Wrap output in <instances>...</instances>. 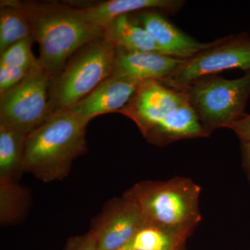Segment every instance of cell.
Returning <instances> with one entry per match:
<instances>
[{"mask_svg": "<svg viewBox=\"0 0 250 250\" xmlns=\"http://www.w3.org/2000/svg\"><path fill=\"white\" fill-rule=\"evenodd\" d=\"M119 113L136 123L148 142L160 147L211 134L202 124L185 91L159 81L141 83Z\"/></svg>", "mask_w": 250, "mask_h": 250, "instance_id": "obj_1", "label": "cell"}, {"mask_svg": "<svg viewBox=\"0 0 250 250\" xmlns=\"http://www.w3.org/2000/svg\"><path fill=\"white\" fill-rule=\"evenodd\" d=\"M19 3L40 47L38 61L52 78L79 49L103 37L104 30L88 22L82 9L54 1Z\"/></svg>", "mask_w": 250, "mask_h": 250, "instance_id": "obj_2", "label": "cell"}, {"mask_svg": "<svg viewBox=\"0 0 250 250\" xmlns=\"http://www.w3.org/2000/svg\"><path fill=\"white\" fill-rule=\"evenodd\" d=\"M88 123L70 109L57 112L28 135L22 172L45 183L62 180L73 161L87 152Z\"/></svg>", "mask_w": 250, "mask_h": 250, "instance_id": "obj_3", "label": "cell"}, {"mask_svg": "<svg viewBox=\"0 0 250 250\" xmlns=\"http://www.w3.org/2000/svg\"><path fill=\"white\" fill-rule=\"evenodd\" d=\"M202 188L191 179L143 181L123 194L139 206L146 225L195 229L202 221Z\"/></svg>", "mask_w": 250, "mask_h": 250, "instance_id": "obj_4", "label": "cell"}, {"mask_svg": "<svg viewBox=\"0 0 250 250\" xmlns=\"http://www.w3.org/2000/svg\"><path fill=\"white\" fill-rule=\"evenodd\" d=\"M116 48L104 38L82 47L62 71L51 80L49 104L52 115L69 109L113 74Z\"/></svg>", "mask_w": 250, "mask_h": 250, "instance_id": "obj_5", "label": "cell"}, {"mask_svg": "<svg viewBox=\"0 0 250 250\" xmlns=\"http://www.w3.org/2000/svg\"><path fill=\"white\" fill-rule=\"evenodd\" d=\"M197 116L210 133L228 128L246 114L250 96V72L235 80L211 75L184 87Z\"/></svg>", "mask_w": 250, "mask_h": 250, "instance_id": "obj_6", "label": "cell"}, {"mask_svg": "<svg viewBox=\"0 0 250 250\" xmlns=\"http://www.w3.org/2000/svg\"><path fill=\"white\" fill-rule=\"evenodd\" d=\"M52 77L38 61L25 78L1 95L0 124L30 134L52 116L49 90Z\"/></svg>", "mask_w": 250, "mask_h": 250, "instance_id": "obj_7", "label": "cell"}, {"mask_svg": "<svg viewBox=\"0 0 250 250\" xmlns=\"http://www.w3.org/2000/svg\"><path fill=\"white\" fill-rule=\"evenodd\" d=\"M233 69L250 72V38L248 34L223 38L216 45L184 61L161 82L181 89L203 77Z\"/></svg>", "mask_w": 250, "mask_h": 250, "instance_id": "obj_8", "label": "cell"}, {"mask_svg": "<svg viewBox=\"0 0 250 250\" xmlns=\"http://www.w3.org/2000/svg\"><path fill=\"white\" fill-rule=\"evenodd\" d=\"M146 226L139 206L127 197L112 199L94 219L90 231L98 250H116L132 241Z\"/></svg>", "mask_w": 250, "mask_h": 250, "instance_id": "obj_9", "label": "cell"}, {"mask_svg": "<svg viewBox=\"0 0 250 250\" xmlns=\"http://www.w3.org/2000/svg\"><path fill=\"white\" fill-rule=\"evenodd\" d=\"M134 14V18L131 19L147 31L163 54L174 58L187 60L216 45L221 40L199 42L179 30L156 10H147Z\"/></svg>", "mask_w": 250, "mask_h": 250, "instance_id": "obj_10", "label": "cell"}, {"mask_svg": "<svg viewBox=\"0 0 250 250\" xmlns=\"http://www.w3.org/2000/svg\"><path fill=\"white\" fill-rule=\"evenodd\" d=\"M184 61L158 52L116 49L112 76L129 79L139 83L147 81L163 82Z\"/></svg>", "mask_w": 250, "mask_h": 250, "instance_id": "obj_11", "label": "cell"}, {"mask_svg": "<svg viewBox=\"0 0 250 250\" xmlns=\"http://www.w3.org/2000/svg\"><path fill=\"white\" fill-rule=\"evenodd\" d=\"M141 83L123 77H110L69 109L88 123L100 115L119 113L129 103Z\"/></svg>", "mask_w": 250, "mask_h": 250, "instance_id": "obj_12", "label": "cell"}, {"mask_svg": "<svg viewBox=\"0 0 250 250\" xmlns=\"http://www.w3.org/2000/svg\"><path fill=\"white\" fill-rule=\"evenodd\" d=\"M183 4L184 1L180 0H111L82 10L88 22L104 30L119 16L147 10L174 13Z\"/></svg>", "mask_w": 250, "mask_h": 250, "instance_id": "obj_13", "label": "cell"}, {"mask_svg": "<svg viewBox=\"0 0 250 250\" xmlns=\"http://www.w3.org/2000/svg\"><path fill=\"white\" fill-rule=\"evenodd\" d=\"M103 38L116 49L163 54L147 31L134 22L129 15L119 16L110 22L104 29Z\"/></svg>", "mask_w": 250, "mask_h": 250, "instance_id": "obj_14", "label": "cell"}, {"mask_svg": "<svg viewBox=\"0 0 250 250\" xmlns=\"http://www.w3.org/2000/svg\"><path fill=\"white\" fill-rule=\"evenodd\" d=\"M191 228H171L146 225L134 238V250H181L185 248Z\"/></svg>", "mask_w": 250, "mask_h": 250, "instance_id": "obj_15", "label": "cell"}, {"mask_svg": "<svg viewBox=\"0 0 250 250\" xmlns=\"http://www.w3.org/2000/svg\"><path fill=\"white\" fill-rule=\"evenodd\" d=\"M27 136L16 128L0 124V178L14 180L22 172Z\"/></svg>", "mask_w": 250, "mask_h": 250, "instance_id": "obj_16", "label": "cell"}, {"mask_svg": "<svg viewBox=\"0 0 250 250\" xmlns=\"http://www.w3.org/2000/svg\"><path fill=\"white\" fill-rule=\"evenodd\" d=\"M0 52L19 41L33 36L32 27L19 1H1Z\"/></svg>", "mask_w": 250, "mask_h": 250, "instance_id": "obj_17", "label": "cell"}, {"mask_svg": "<svg viewBox=\"0 0 250 250\" xmlns=\"http://www.w3.org/2000/svg\"><path fill=\"white\" fill-rule=\"evenodd\" d=\"M35 41L33 36L19 41L1 52L0 65L29 69L37 63L31 51V45Z\"/></svg>", "mask_w": 250, "mask_h": 250, "instance_id": "obj_18", "label": "cell"}, {"mask_svg": "<svg viewBox=\"0 0 250 250\" xmlns=\"http://www.w3.org/2000/svg\"><path fill=\"white\" fill-rule=\"evenodd\" d=\"M1 184V199L11 200V203L1 207V220L9 222L19 216L20 198L22 192L19 187L16 185L12 179L0 178Z\"/></svg>", "mask_w": 250, "mask_h": 250, "instance_id": "obj_19", "label": "cell"}, {"mask_svg": "<svg viewBox=\"0 0 250 250\" xmlns=\"http://www.w3.org/2000/svg\"><path fill=\"white\" fill-rule=\"evenodd\" d=\"M31 68H20L0 65V94L5 93L21 83L27 76Z\"/></svg>", "mask_w": 250, "mask_h": 250, "instance_id": "obj_20", "label": "cell"}, {"mask_svg": "<svg viewBox=\"0 0 250 250\" xmlns=\"http://www.w3.org/2000/svg\"><path fill=\"white\" fill-rule=\"evenodd\" d=\"M63 250H98V243L95 234L90 230L84 235L70 238Z\"/></svg>", "mask_w": 250, "mask_h": 250, "instance_id": "obj_21", "label": "cell"}, {"mask_svg": "<svg viewBox=\"0 0 250 250\" xmlns=\"http://www.w3.org/2000/svg\"><path fill=\"white\" fill-rule=\"evenodd\" d=\"M241 142H250V114H245L230 126Z\"/></svg>", "mask_w": 250, "mask_h": 250, "instance_id": "obj_22", "label": "cell"}, {"mask_svg": "<svg viewBox=\"0 0 250 250\" xmlns=\"http://www.w3.org/2000/svg\"><path fill=\"white\" fill-rule=\"evenodd\" d=\"M243 166L250 180V142L242 143Z\"/></svg>", "mask_w": 250, "mask_h": 250, "instance_id": "obj_23", "label": "cell"}, {"mask_svg": "<svg viewBox=\"0 0 250 250\" xmlns=\"http://www.w3.org/2000/svg\"><path fill=\"white\" fill-rule=\"evenodd\" d=\"M116 250H134V239L132 241H130L127 244L125 245L123 248H120V249Z\"/></svg>", "mask_w": 250, "mask_h": 250, "instance_id": "obj_24", "label": "cell"}, {"mask_svg": "<svg viewBox=\"0 0 250 250\" xmlns=\"http://www.w3.org/2000/svg\"><path fill=\"white\" fill-rule=\"evenodd\" d=\"M181 250H187V249H186V247H185V248H184L183 249H182Z\"/></svg>", "mask_w": 250, "mask_h": 250, "instance_id": "obj_25", "label": "cell"}]
</instances>
